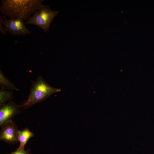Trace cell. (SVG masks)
<instances>
[{"instance_id": "6da1fadb", "label": "cell", "mask_w": 154, "mask_h": 154, "mask_svg": "<svg viewBox=\"0 0 154 154\" xmlns=\"http://www.w3.org/2000/svg\"><path fill=\"white\" fill-rule=\"evenodd\" d=\"M43 0H2L0 10L10 19L27 21L42 5Z\"/></svg>"}, {"instance_id": "7a4b0ae2", "label": "cell", "mask_w": 154, "mask_h": 154, "mask_svg": "<svg viewBox=\"0 0 154 154\" xmlns=\"http://www.w3.org/2000/svg\"><path fill=\"white\" fill-rule=\"evenodd\" d=\"M32 85L27 100L20 107H29L45 100L50 95L60 92L61 90L51 86L45 81L43 77L38 76L35 81H31Z\"/></svg>"}, {"instance_id": "3957f363", "label": "cell", "mask_w": 154, "mask_h": 154, "mask_svg": "<svg viewBox=\"0 0 154 154\" xmlns=\"http://www.w3.org/2000/svg\"><path fill=\"white\" fill-rule=\"evenodd\" d=\"M59 11L51 10L49 6L42 5L38 10L33 14L25 23V24L34 25L40 27L46 33L49 30L50 25Z\"/></svg>"}, {"instance_id": "277c9868", "label": "cell", "mask_w": 154, "mask_h": 154, "mask_svg": "<svg viewBox=\"0 0 154 154\" xmlns=\"http://www.w3.org/2000/svg\"><path fill=\"white\" fill-rule=\"evenodd\" d=\"M23 20L21 18L8 19L4 16H0V22L5 26L6 32L12 35L20 36L31 33L25 27Z\"/></svg>"}, {"instance_id": "5b68a950", "label": "cell", "mask_w": 154, "mask_h": 154, "mask_svg": "<svg viewBox=\"0 0 154 154\" xmlns=\"http://www.w3.org/2000/svg\"><path fill=\"white\" fill-rule=\"evenodd\" d=\"M0 139L10 144L19 142L18 137L19 130L12 119L8 121L1 126Z\"/></svg>"}, {"instance_id": "8992f818", "label": "cell", "mask_w": 154, "mask_h": 154, "mask_svg": "<svg viewBox=\"0 0 154 154\" xmlns=\"http://www.w3.org/2000/svg\"><path fill=\"white\" fill-rule=\"evenodd\" d=\"M19 105L11 101L0 107V126L12 119L19 112Z\"/></svg>"}, {"instance_id": "52a82bcc", "label": "cell", "mask_w": 154, "mask_h": 154, "mask_svg": "<svg viewBox=\"0 0 154 154\" xmlns=\"http://www.w3.org/2000/svg\"><path fill=\"white\" fill-rule=\"evenodd\" d=\"M34 133L27 128H26L21 131L19 130L18 139L20 142L19 147L17 149H24V147L29 139L33 137Z\"/></svg>"}, {"instance_id": "ba28073f", "label": "cell", "mask_w": 154, "mask_h": 154, "mask_svg": "<svg viewBox=\"0 0 154 154\" xmlns=\"http://www.w3.org/2000/svg\"><path fill=\"white\" fill-rule=\"evenodd\" d=\"M0 85L1 89L19 91L13 84L6 77L2 70H0Z\"/></svg>"}, {"instance_id": "9c48e42d", "label": "cell", "mask_w": 154, "mask_h": 154, "mask_svg": "<svg viewBox=\"0 0 154 154\" xmlns=\"http://www.w3.org/2000/svg\"><path fill=\"white\" fill-rule=\"evenodd\" d=\"M13 92L6 90H5L0 89V107L6 104L8 101H11L13 98Z\"/></svg>"}, {"instance_id": "30bf717a", "label": "cell", "mask_w": 154, "mask_h": 154, "mask_svg": "<svg viewBox=\"0 0 154 154\" xmlns=\"http://www.w3.org/2000/svg\"><path fill=\"white\" fill-rule=\"evenodd\" d=\"M29 154L24 149H17L16 151L12 152L10 154Z\"/></svg>"}, {"instance_id": "8fae6325", "label": "cell", "mask_w": 154, "mask_h": 154, "mask_svg": "<svg viewBox=\"0 0 154 154\" xmlns=\"http://www.w3.org/2000/svg\"><path fill=\"white\" fill-rule=\"evenodd\" d=\"M1 23L0 22V32L1 33L6 35L7 32L5 31Z\"/></svg>"}]
</instances>
